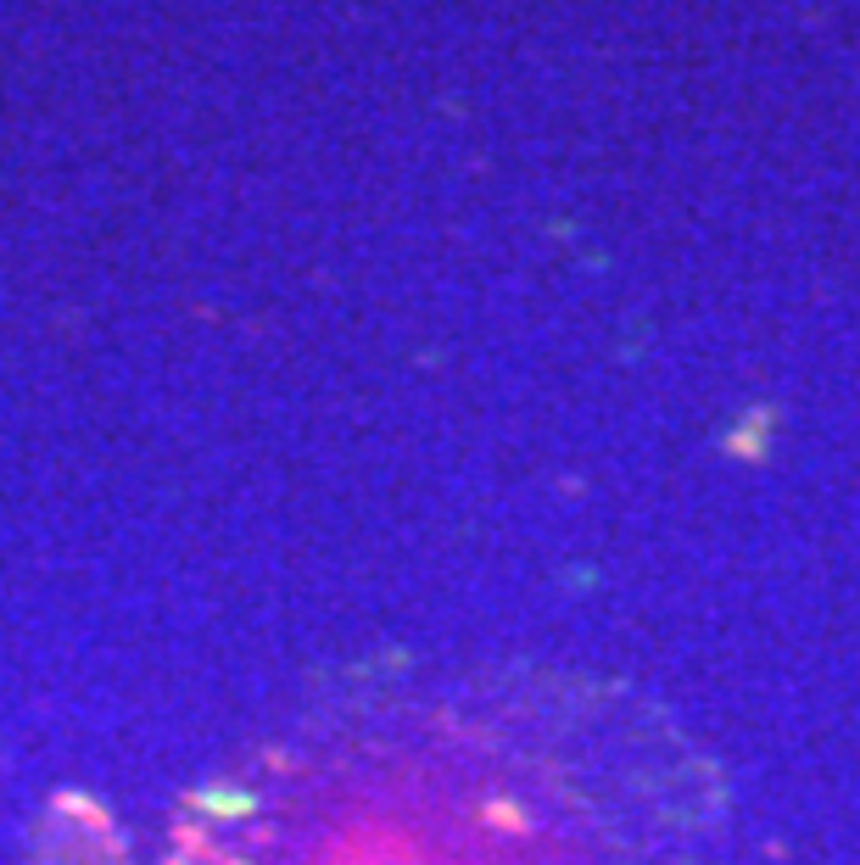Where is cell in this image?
<instances>
[{"mask_svg": "<svg viewBox=\"0 0 860 865\" xmlns=\"http://www.w3.org/2000/svg\"><path fill=\"white\" fill-rule=\"evenodd\" d=\"M196 865H726L710 760L626 687L397 675L285 726L196 821Z\"/></svg>", "mask_w": 860, "mask_h": 865, "instance_id": "cell-1", "label": "cell"}]
</instances>
